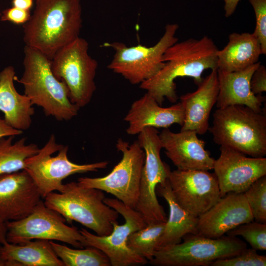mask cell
Listing matches in <instances>:
<instances>
[{
	"label": "cell",
	"instance_id": "cell-1",
	"mask_svg": "<svg viewBox=\"0 0 266 266\" xmlns=\"http://www.w3.org/2000/svg\"><path fill=\"white\" fill-rule=\"evenodd\" d=\"M218 50L213 40L207 36L199 39L191 38L178 41L164 53V66L154 76L141 83L139 87L146 90L160 105L165 98L170 102H176L178 98L175 79L191 77L198 85L203 79L204 70L217 69Z\"/></svg>",
	"mask_w": 266,
	"mask_h": 266
},
{
	"label": "cell",
	"instance_id": "cell-2",
	"mask_svg": "<svg viewBox=\"0 0 266 266\" xmlns=\"http://www.w3.org/2000/svg\"><path fill=\"white\" fill-rule=\"evenodd\" d=\"M82 26L80 0H36L33 14L23 26V40L51 60L79 36Z\"/></svg>",
	"mask_w": 266,
	"mask_h": 266
},
{
	"label": "cell",
	"instance_id": "cell-3",
	"mask_svg": "<svg viewBox=\"0 0 266 266\" xmlns=\"http://www.w3.org/2000/svg\"><path fill=\"white\" fill-rule=\"evenodd\" d=\"M24 72L15 81L22 84L24 94L33 105L41 107L45 115L58 121H68L76 116L80 108L71 102L68 89L54 75L51 60L39 51L25 45Z\"/></svg>",
	"mask_w": 266,
	"mask_h": 266
},
{
	"label": "cell",
	"instance_id": "cell-4",
	"mask_svg": "<svg viewBox=\"0 0 266 266\" xmlns=\"http://www.w3.org/2000/svg\"><path fill=\"white\" fill-rule=\"evenodd\" d=\"M208 130L215 143L252 157L266 155V116L243 105L219 108Z\"/></svg>",
	"mask_w": 266,
	"mask_h": 266
},
{
	"label": "cell",
	"instance_id": "cell-5",
	"mask_svg": "<svg viewBox=\"0 0 266 266\" xmlns=\"http://www.w3.org/2000/svg\"><path fill=\"white\" fill-rule=\"evenodd\" d=\"M103 191L84 187L78 182L64 184L60 192L49 193L44 204L58 212L71 224L78 222L100 236L109 235L118 222L119 213L106 205Z\"/></svg>",
	"mask_w": 266,
	"mask_h": 266
},
{
	"label": "cell",
	"instance_id": "cell-6",
	"mask_svg": "<svg viewBox=\"0 0 266 266\" xmlns=\"http://www.w3.org/2000/svg\"><path fill=\"white\" fill-rule=\"evenodd\" d=\"M178 244L155 251L149 263L156 266H209L215 261L235 256L247 248L236 236L217 238L188 234Z\"/></svg>",
	"mask_w": 266,
	"mask_h": 266
},
{
	"label": "cell",
	"instance_id": "cell-7",
	"mask_svg": "<svg viewBox=\"0 0 266 266\" xmlns=\"http://www.w3.org/2000/svg\"><path fill=\"white\" fill-rule=\"evenodd\" d=\"M88 49L87 41L79 36L59 50L51 62L54 75L65 83L70 100L80 108L90 102L96 89L98 64Z\"/></svg>",
	"mask_w": 266,
	"mask_h": 266
},
{
	"label": "cell",
	"instance_id": "cell-8",
	"mask_svg": "<svg viewBox=\"0 0 266 266\" xmlns=\"http://www.w3.org/2000/svg\"><path fill=\"white\" fill-rule=\"evenodd\" d=\"M178 28L177 24H167L163 36L151 47L141 44L129 47L118 41L104 43L102 46L114 50L108 68L131 84L140 85L154 76L164 66L163 56L169 47L178 41L175 35Z\"/></svg>",
	"mask_w": 266,
	"mask_h": 266
},
{
	"label": "cell",
	"instance_id": "cell-9",
	"mask_svg": "<svg viewBox=\"0 0 266 266\" xmlns=\"http://www.w3.org/2000/svg\"><path fill=\"white\" fill-rule=\"evenodd\" d=\"M68 150V146L58 143L52 134L36 154L26 160L24 170L34 181L42 198L55 191L61 192L63 180L71 175L96 171L107 166V161L74 163L67 157Z\"/></svg>",
	"mask_w": 266,
	"mask_h": 266
},
{
	"label": "cell",
	"instance_id": "cell-10",
	"mask_svg": "<svg viewBox=\"0 0 266 266\" xmlns=\"http://www.w3.org/2000/svg\"><path fill=\"white\" fill-rule=\"evenodd\" d=\"M137 141L144 151L145 160L135 209L146 225L166 222V213L157 198L156 188L166 182L170 169L161 158L163 147L159 133L156 128L146 127L138 134Z\"/></svg>",
	"mask_w": 266,
	"mask_h": 266
},
{
	"label": "cell",
	"instance_id": "cell-11",
	"mask_svg": "<svg viewBox=\"0 0 266 266\" xmlns=\"http://www.w3.org/2000/svg\"><path fill=\"white\" fill-rule=\"evenodd\" d=\"M116 147L118 151L122 153L123 157L109 174L101 177H80L77 182L82 187L109 193L135 209L139 196L145 153L137 140L130 144L120 138Z\"/></svg>",
	"mask_w": 266,
	"mask_h": 266
},
{
	"label": "cell",
	"instance_id": "cell-12",
	"mask_svg": "<svg viewBox=\"0 0 266 266\" xmlns=\"http://www.w3.org/2000/svg\"><path fill=\"white\" fill-rule=\"evenodd\" d=\"M66 220L40 200L26 217L5 222L7 241L23 244L33 239L58 240L77 248L85 247L84 238L77 228L66 224Z\"/></svg>",
	"mask_w": 266,
	"mask_h": 266
},
{
	"label": "cell",
	"instance_id": "cell-13",
	"mask_svg": "<svg viewBox=\"0 0 266 266\" xmlns=\"http://www.w3.org/2000/svg\"><path fill=\"white\" fill-rule=\"evenodd\" d=\"M103 202L122 215L125 222L122 225L118 222L114 223L112 231L106 236L96 235L82 228L79 231L84 238L85 247H93L101 250L107 256L112 266L146 264L148 260L135 253L127 244L132 233L146 225L141 215L117 199L105 198Z\"/></svg>",
	"mask_w": 266,
	"mask_h": 266
},
{
	"label": "cell",
	"instance_id": "cell-14",
	"mask_svg": "<svg viewBox=\"0 0 266 266\" xmlns=\"http://www.w3.org/2000/svg\"><path fill=\"white\" fill-rule=\"evenodd\" d=\"M168 179L178 204L197 217L208 210L221 198L217 178L208 170H170Z\"/></svg>",
	"mask_w": 266,
	"mask_h": 266
},
{
	"label": "cell",
	"instance_id": "cell-15",
	"mask_svg": "<svg viewBox=\"0 0 266 266\" xmlns=\"http://www.w3.org/2000/svg\"><path fill=\"white\" fill-rule=\"evenodd\" d=\"M213 169L221 197L227 193H243L260 177L266 175V158L248 157L232 148L220 146Z\"/></svg>",
	"mask_w": 266,
	"mask_h": 266
},
{
	"label": "cell",
	"instance_id": "cell-16",
	"mask_svg": "<svg viewBox=\"0 0 266 266\" xmlns=\"http://www.w3.org/2000/svg\"><path fill=\"white\" fill-rule=\"evenodd\" d=\"M42 198L24 169L0 175V220L5 223L27 216Z\"/></svg>",
	"mask_w": 266,
	"mask_h": 266
},
{
	"label": "cell",
	"instance_id": "cell-17",
	"mask_svg": "<svg viewBox=\"0 0 266 266\" xmlns=\"http://www.w3.org/2000/svg\"><path fill=\"white\" fill-rule=\"evenodd\" d=\"M253 220L244 193L230 192L198 217V234L217 238L237 226Z\"/></svg>",
	"mask_w": 266,
	"mask_h": 266
},
{
	"label": "cell",
	"instance_id": "cell-18",
	"mask_svg": "<svg viewBox=\"0 0 266 266\" xmlns=\"http://www.w3.org/2000/svg\"><path fill=\"white\" fill-rule=\"evenodd\" d=\"M196 131L173 133L168 128L159 133L166 156L179 170L213 169L215 159L205 149V142L199 139Z\"/></svg>",
	"mask_w": 266,
	"mask_h": 266
},
{
	"label": "cell",
	"instance_id": "cell-19",
	"mask_svg": "<svg viewBox=\"0 0 266 266\" xmlns=\"http://www.w3.org/2000/svg\"><path fill=\"white\" fill-rule=\"evenodd\" d=\"M184 118V109L180 102L163 107L146 93L132 103L124 120L129 124L127 133L135 135L146 127L166 129L174 124L182 126Z\"/></svg>",
	"mask_w": 266,
	"mask_h": 266
},
{
	"label": "cell",
	"instance_id": "cell-20",
	"mask_svg": "<svg viewBox=\"0 0 266 266\" xmlns=\"http://www.w3.org/2000/svg\"><path fill=\"white\" fill-rule=\"evenodd\" d=\"M198 86L195 91L180 97V102L185 112L184 122L181 131L193 130L201 135L208 130L210 112L217 99V69L211 70Z\"/></svg>",
	"mask_w": 266,
	"mask_h": 266
},
{
	"label": "cell",
	"instance_id": "cell-21",
	"mask_svg": "<svg viewBox=\"0 0 266 266\" xmlns=\"http://www.w3.org/2000/svg\"><path fill=\"white\" fill-rule=\"evenodd\" d=\"M259 61L238 71H226L217 69L219 92L216 107L224 108L233 105H243L257 112H262L266 97L255 95L251 90L250 80L261 64Z\"/></svg>",
	"mask_w": 266,
	"mask_h": 266
},
{
	"label": "cell",
	"instance_id": "cell-22",
	"mask_svg": "<svg viewBox=\"0 0 266 266\" xmlns=\"http://www.w3.org/2000/svg\"><path fill=\"white\" fill-rule=\"evenodd\" d=\"M15 76L12 66L0 71V111L9 126L23 131L30 128L34 109L30 99L17 91L14 84Z\"/></svg>",
	"mask_w": 266,
	"mask_h": 266
},
{
	"label": "cell",
	"instance_id": "cell-23",
	"mask_svg": "<svg viewBox=\"0 0 266 266\" xmlns=\"http://www.w3.org/2000/svg\"><path fill=\"white\" fill-rule=\"evenodd\" d=\"M157 193L168 203L169 215L166 222L156 250L180 243L186 234H198V217L190 213L178 204L173 195L168 179L165 184L157 186Z\"/></svg>",
	"mask_w": 266,
	"mask_h": 266
},
{
	"label": "cell",
	"instance_id": "cell-24",
	"mask_svg": "<svg viewBox=\"0 0 266 266\" xmlns=\"http://www.w3.org/2000/svg\"><path fill=\"white\" fill-rule=\"evenodd\" d=\"M262 54L261 45L253 33H233L227 45L217 53V69L226 71L243 69L258 63Z\"/></svg>",
	"mask_w": 266,
	"mask_h": 266
},
{
	"label": "cell",
	"instance_id": "cell-25",
	"mask_svg": "<svg viewBox=\"0 0 266 266\" xmlns=\"http://www.w3.org/2000/svg\"><path fill=\"white\" fill-rule=\"evenodd\" d=\"M0 256L8 266H65L54 252L50 240L35 239L23 244L6 242Z\"/></svg>",
	"mask_w": 266,
	"mask_h": 266
},
{
	"label": "cell",
	"instance_id": "cell-26",
	"mask_svg": "<svg viewBox=\"0 0 266 266\" xmlns=\"http://www.w3.org/2000/svg\"><path fill=\"white\" fill-rule=\"evenodd\" d=\"M15 136L0 138V175L25 169L26 160L39 150L35 143H27L23 137L13 142Z\"/></svg>",
	"mask_w": 266,
	"mask_h": 266
},
{
	"label": "cell",
	"instance_id": "cell-27",
	"mask_svg": "<svg viewBox=\"0 0 266 266\" xmlns=\"http://www.w3.org/2000/svg\"><path fill=\"white\" fill-rule=\"evenodd\" d=\"M57 256L65 266H111L107 256L101 250L88 246L86 249H72L50 240Z\"/></svg>",
	"mask_w": 266,
	"mask_h": 266
},
{
	"label": "cell",
	"instance_id": "cell-28",
	"mask_svg": "<svg viewBox=\"0 0 266 266\" xmlns=\"http://www.w3.org/2000/svg\"><path fill=\"white\" fill-rule=\"evenodd\" d=\"M165 224L166 222L147 224L133 232L128 238V246L135 253L150 261L157 249Z\"/></svg>",
	"mask_w": 266,
	"mask_h": 266
},
{
	"label": "cell",
	"instance_id": "cell-29",
	"mask_svg": "<svg viewBox=\"0 0 266 266\" xmlns=\"http://www.w3.org/2000/svg\"><path fill=\"white\" fill-rule=\"evenodd\" d=\"M243 193L254 220L266 224V175L256 180Z\"/></svg>",
	"mask_w": 266,
	"mask_h": 266
},
{
	"label": "cell",
	"instance_id": "cell-30",
	"mask_svg": "<svg viewBox=\"0 0 266 266\" xmlns=\"http://www.w3.org/2000/svg\"><path fill=\"white\" fill-rule=\"evenodd\" d=\"M228 235H240L256 250L266 249V224L253 221L241 224L226 233Z\"/></svg>",
	"mask_w": 266,
	"mask_h": 266
},
{
	"label": "cell",
	"instance_id": "cell-31",
	"mask_svg": "<svg viewBox=\"0 0 266 266\" xmlns=\"http://www.w3.org/2000/svg\"><path fill=\"white\" fill-rule=\"evenodd\" d=\"M211 266H266V256L257 253L253 248H245L238 254L232 257L219 259Z\"/></svg>",
	"mask_w": 266,
	"mask_h": 266
},
{
	"label": "cell",
	"instance_id": "cell-32",
	"mask_svg": "<svg viewBox=\"0 0 266 266\" xmlns=\"http://www.w3.org/2000/svg\"><path fill=\"white\" fill-rule=\"evenodd\" d=\"M255 15L256 26L253 33L258 38L262 54H266V0H249Z\"/></svg>",
	"mask_w": 266,
	"mask_h": 266
},
{
	"label": "cell",
	"instance_id": "cell-33",
	"mask_svg": "<svg viewBox=\"0 0 266 266\" xmlns=\"http://www.w3.org/2000/svg\"><path fill=\"white\" fill-rule=\"evenodd\" d=\"M31 16L30 11L12 6L2 11L0 19L2 21H9L19 25L27 23Z\"/></svg>",
	"mask_w": 266,
	"mask_h": 266
},
{
	"label": "cell",
	"instance_id": "cell-34",
	"mask_svg": "<svg viewBox=\"0 0 266 266\" xmlns=\"http://www.w3.org/2000/svg\"><path fill=\"white\" fill-rule=\"evenodd\" d=\"M250 88L255 95H262L266 91V68L264 65L261 64L253 73Z\"/></svg>",
	"mask_w": 266,
	"mask_h": 266
},
{
	"label": "cell",
	"instance_id": "cell-35",
	"mask_svg": "<svg viewBox=\"0 0 266 266\" xmlns=\"http://www.w3.org/2000/svg\"><path fill=\"white\" fill-rule=\"evenodd\" d=\"M23 131L15 129L9 126L4 119L0 118V138L9 136L21 134Z\"/></svg>",
	"mask_w": 266,
	"mask_h": 266
},
{
	"label": "cell",
	"instance_id": "cell-36",
	"mask_svg": "<svg viewBox=\"0 0 266 266\" xmlns=\"http://www.w3.org/2000/svg\"><path fill=\"white\" fill-rule=\"evenodd\" d=\"M240 0H223L224 3V10L226 17L228 18L234 13L238 3Z\"/></svg>",
	"mask_w": 266,
	"mask_h": 266
},
{
	"label": "cell",
	"instance_id": "cell-37",
	"mask_svg": "<svg viewBox=\"0 0 266 266\" xmlns=\"http://www.w3.org/2000/svg\"><path fill=\"white\" fill-rule=\"evenodd\" d=\"M34 0H12V6L25 10L30 11L33 6Z\"/></svg>",
	"mask_w": 266,
	"mask_h": 266
},
{
	"label": "cell",
	"instance_id": "cell-38",
	"mask_svg": "<svg viewBox=\"0 0 266 266\" xmlns=\"http://www.w3.org/2000/svg\"><path fill=\"white\" fill-rule=\"evenodd\" d=\"M6 233L5 223L0 220V244L1 245L7 242Z\"/></svg>",
	"mask_w": 266,
	"mask_h": 266
},
{
	"label": "cell",
	"instance_id": "cell-39",
	"mask_svg": "<svg viewBox=\"0 0 266 266\" xmlns=\"http://www.w3.org/2000/svg\"><path fill=\"white\" fill-rule=\"evenodd\" d=\"M0 266H8V263L0 256Z\"/></svg>",
	"mask_w": 266,
	"mask_h": 266
},
{
	"label": "cell",
	"instance_id": "cell-40",
	"mask_svg": "<svg viewBox=\"0 0 266 266\" xmlns=\"http://www.w3.org/2000/svg\"><path fill=\"white\" fill-rule=\"evenodd\" d=\"M1 12H0V18L1 17Z\"/></svg>",
	"mask_w": 266,
	"mask_h": 266
},
{
	"label": "cell",
	"instance_id": "cell-41",
	"mask_svg": "<svg viewBox=\"0 0 266 266\" xmlns=\"http://www.w3.org/2000/svg\"><path fill=\"white\" fill-rule=\"evenodd\" d=\"M1 244H0V247H1Z\"/></svg>",
	"mask_w": 266,
	"mask_h": 266
}]
</instances>
